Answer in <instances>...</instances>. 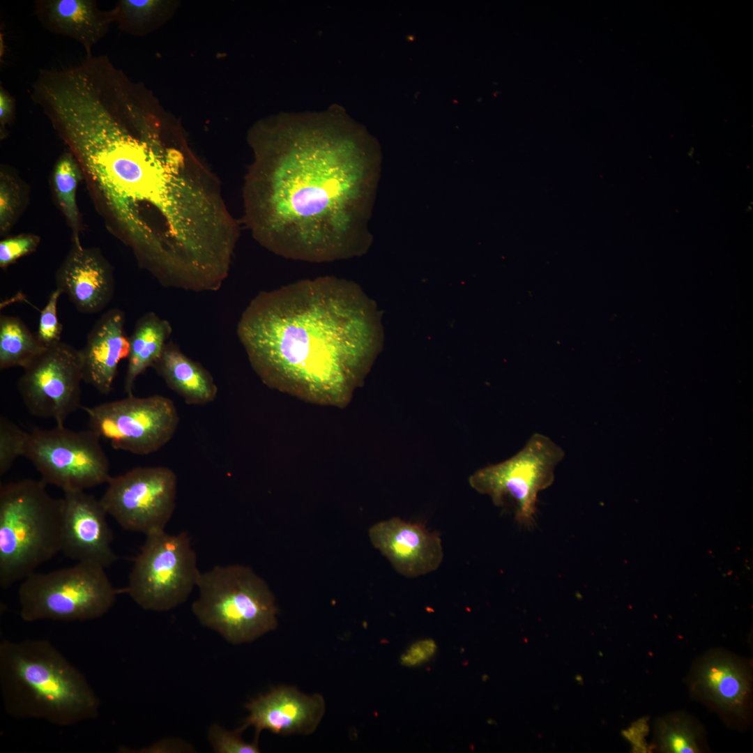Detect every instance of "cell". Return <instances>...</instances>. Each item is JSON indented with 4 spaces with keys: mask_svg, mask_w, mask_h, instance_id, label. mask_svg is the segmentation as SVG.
I'll return each mask as SVG.
<instances>
[{
    "mask_svg": "<svg viewBox=\"0 0 753 753\" xmlns=\"http://www.w3.org/2000/svg\"><path fill=\"white\" fill-rule=\"evenodd\" d=\"M46 349L19 317L0 316V369L25 367Z\"/></svg>",
    "mask_w": 753,
    "mask_h": 753,
    "instance_id": "22",
    "label": "cell"
},
{
    "mask_svg": "<svg viewBox=\"0 0 753 753\" xmlns=\"http://www.w3.org/2000/svg\"><path fill=\"white\" fill-rule=\"evenodd\" d=\"M162 5V1L156 0H121L112 10L120 29L142 35L158 24Z\"/></svg>",
    "mask_w": 753,
    "mask_h": 753,
    "instance_id": "24",
    "label": "cell"
},
{
    "mask_svg": "<svg viewBox=\"0 0 753 753\" xmlns=\"http://www.w3.org/2000/svg\"><path fill=\"white\" fill-rule=\"evenodd\" d=\"M244 222L271 252L310 262L360 254L377 176L365 133L340 109L284 114L251 130Z\"/></svg>",
    "mask_w": 753,
    "mask_h": 753,
    "instance_id": "1",
    "label": "cell"
},
{
    "mask_svg": "<svg viewBox=\"0 0 753 753\" xmlns=\"http://www.w3.org/2000/svg\"><path fill=\"white\" fill-rule=\"evenodd\" d=\"M103 567L77 562L42 573L33 572L18 589L20 615L26 622L99 618L114 605L118 591Z\"/></svg>",
    "mask_w": 753,
    "mask_h": 753,
    "instance_id": "6",
    "label": "cell"
},
{
    "mask_svg": "<svg viewBox=\"0 0 753 753\" xmlns=\"http://www.w3.org/2000/svg\"><path fill=\"white\" fill-rule=\"evenodd\" d=\"M372 317L353 283L327 276L259 293L242 312L236 333L267 386L343 398L374 353Z\"/></svg>",
    "mask_w": 753,
    "mask_h": 753,
    "instance_id": "2",
    "label": "cell"
},
{
    "mask_svg": "<svg viewBox=\"0 0 753 753\" xmlns=\"http://www.w3.org/2000/svg\"><path fill=\"white\" fill-rule=\"evenodd\" d=\"M200 573L187 532L155 531L146 535L125 591L143 609L165 611L188 598Z\"/></svg>",
    "mask_w": 753,
    "mask_h": 753,
    "instance_id": "7",
    "label": "cell"
},
{
    "mask_svg": "<svg viewBox=\"0 0 753 753\" xmlns=\"http://www.w3.org/2000/svg\"><path fill=\"white\" fill-rule=\"evenodd\" d=\"M61 552L77 562L107 568L117 556L112 531L100 499L85 491L63 492Z\"/></svg>",
    "mask_w": 753,
    "mask_h": 753,
    "instance_id": "13",
    "label": "cell"
},
{
    "mask_svg": "<svg viewBox=\"0 0 753 753\" xmlns=\"http://www.w3.org/2000/svg\"><path fill=\"white\" fill-rule=\"evenodd\" d=\"M197 587L199 594L192 613L228 642H251L277 628L274 595L250 567L216 565L200 573Z\"/></svg>",
    "mask_w": 753,
    "mask_h": 753,
    "instance_id": "5",
    "label": "cell"
},
{
    "mask_svg": "<svg viewBox=\"0 0 753 753\" xmlns=\"http://www.w3.org/2000/svg\"><path fill=\"white\" fill-rule=\"evenodd\" d=\"M249 715L239 729H255L259 739L263 730L278 735L312 733L319 726L326 709L319 694L302 693L291 686L274 688L245 706Z\"/></svg>",
    "mask_w": 753,
    "mask_h": 753,
    "instance_id": "15",
    "label": "cell"
},
{
    "mask_svg": "<svg viewBox=\"0 0 753 753\" xmlns=\"http://www.w3.org/2000/svg\"><path fill=\"white\" fill-rule=\"evenodd\" d=\"M436 651L434 640L426 639L413 644L400 656V663L404 666L419 665L429 660Z\"/></svg>",
    "mask_w": 753,
    "mask_h": 753,
    "instance_id": "31",
    "label": "cell"
},
{
    "mask_svg": "<svg viewBox=\"0 0 753 753\" xmlns=\"http://www.w3.org/2000/svg\"><path fill=\"white\" fill-rule=\"evenodd\" d=\"M28 432L13 421L0 417V476L7 473L15 461L23 455Z\"/></svg>",
    "mask_w": 753,
    "mask_h": 753,
    "instance_id": "26",
    "label": "cell"
},
{
    "mask_svg": "<svg viewBox=\"0 0 753 753\" xmlns=\"http://www.w3.org/2000/svg\"><path fill=\"white\" fill-rule=\"evenodd\" d=\"M100 439L91 429L36 427L28 432L22 456L33 464L47 485L63 492L85 491L107 483L111 478Z\"/></svg>",
    "mask_w": 753,
    "mask_h": 753,
    "instance_id": "9",
    "label": "cell"
},
{
    "mask_svg": "<svg viewBox=\"0 0 753 753\" xmlns=\"http://www.w3.org/2000/svg\"><path fill=\"white\" fill-rule=\"evenodd\" d=\"M89 429L114 449L146 455L165 446L175 434L180 418L174 402L165 396L133 395L93 406H82Z\"/></svg>",
    "mask_w": 753,
    "mask_h": 753,
    "instance_id": "10",
    "label": "cell"
},
{
    "mask_svg": "<svg viewBox=\"0 0 753 753\" xmlns=\"http://www.w3.org/2000/svg\"><path fill=\"white\" fill-rule=\"evenodd\" d=\"M564 456V450L548 436L535 433L514 456L476 471L469 483L494 505L513 506L515 520L530 526L538 494L553 483L555 468Z\"/></svg>",
    "mask_w": 753,
    "mask_h": 753,
    "instance_id": "8",
    "label": "cell"
},
{
    "mask_svg": "<svg viewBox=\"0 0 753 753\" xmlns=\"http://www.w3.org/2000/svg\"><path fill=\"white\" fill-rule=\"evenodd\" d=\"M660 750L669 753L699 752L698 733L694 724L683 715L661 719L657 727Z\"/></svg>",
    "mask_w": 753,
    "mask_h": 753,
    "instance_id": "25",
    "label": "cell"
},
{
    "mask_svg": "<svg viewBox=\"0 0 753 753\" xmlns=\"http://www.w3.org/2000/svg\"><path fill=\"white\" fill-rule=\"evenodd\" d=\"M35 13L45 29L79 43L86 54L114 22L112 10L99 9L93 0H38Z\"/></svg>",
    "mask_w": 753,
    "mask_h": 753,
    "instance_id": "18",
    "label": "cell"
},
{
    "mask_svg": "<svg viewBox=\"0 0 753 753\" xmlns=\"http://www.w3.org/2000/svg\"><path fill=\"white\" fill-rule=\"evenodd\" d=\"M151 367L188 405H206L217 397L218 389L211 374L172 341L166 343Z\"/></svg>",
    "mask_w": 753,
    "mask_h": 753,
    "instance_id": "19",
    "label": "cell"
},
{
    "mask_svg": "<svg viewBox=\"0 0 753 753\" xmlns=\"http://www.w3.org/2000/svg\"><path fill=\"white\" fill-rule=\"evenodd\" d=\"M40 238L33 234H22L0 242V267L5 268L20 258L34 252Z\"/></svg>",
    "mask_w": 753,
    "mask_h": 753,
    "instance_id": "29",
    "label": "cell"
},
{
    "mask_svg": "<svg viewBox=\"0 0 753 753\" xmlns=\"http://www.w3.org/2000/svg\"><path fill=\"white\" fill-rule=\"evenodd\" d=\"M243 731L239 728L229 731L219 724H214L208 731V740L214 752L216 753H258V739L247 743L241 738Z\"/></svg>",
    "mask_w": 753,
    "mask_h": 753,
    "instance_id": "27",
    "label": "cell"
},
{
    "mask_svg": "<svg viewBox=\"0 0 753 753\" xmlns=\"http://www.w3.org/2000/svg\"><path fill=\"white\" fill-rule=\"evenodd\" d=\"M79 164L72 153H63L58 160L53 173L54 190L59 206L73 232L74 245L81 247L79 218L76 202L77 185L82 178Z\"/></svg>",
    "mask_w": 753,
    "mask_h": 753,
    "instance_id": "23",
    "label": "cell"
},
{
    "mask_svg": "<svg viewBox=\"0 0 753 753\" xmlns=\"http://www.w3.org/2000/svg\"><path fill=\"white\" fill-rule=\"evenodd\" d=\"M0 690L15 718L65 727L99 715L100 699L85 676L46 639L1 642Z\"/></svg>",
    "mask_w": 753,
    "mask_h": 753,
    "instance_id": "3",
    "label": "cell"
},
{
    "mask_svg": "<svg viewBox=\"0 0 753 753\" xmlns=\"http://www.w3.org/2000/svg\"><path fill=\"white\" fill-rule=\"evenodd\" d=\"M56 288L84 314L103 310L112 300V268L100 252L74 245L56 273Z\"/></svg>",
    "mask_w": 753,
    "mask_h": 753,
    "instance_id": "16",
    "label": "cell"
},
{
    "mask_svg": "<svg viewBox=\"0 0 753 753\" xmlns=\"http://www.w3.org/2000/svg\"><path fill=\"white\" fill-rule=\"evenodd\" d=\"M695 683L706 698L724 710L740 714L750 692V678L738 661L725 655L706 657L699 665Z\"/></svg>",
    "mask_w": 753,
    "mask_h": 753,
    "instance_id": "20",
    "label": "cell"
},
{
    "mask_svg": "<svg viewBox=\"0 0 753 753\" xmlns=\"http://www.w3.org/2000/svg\"><path fill=\"white\" fill-rule=\"evenodd\" d=\"M17 388L29 413L64 425L81 406L83 381L79 349L59 342L23 368Z\"/></svg>",
    "mask_w": 753,
    "mask_h": 753,
    "instance_id": "12",
    "label": "cell"
},
{
    "mask_svg": "<svg viewBox=\"0 0 753 753\" xmlns=\"http://www.w3.org/2000/svg\"><path fill=\"white\" fill-rule=\"evenodd\" d=\"M62 294L57 288L52 291L46 305L40 311L36 334L46 347L61 342L63 326L57 317V304Z\"/></svg>",
    "mask_w": 753,
    "mask_h": 753,
    "instance_id": "28",
    "label": "cell"
},
{
    "mask_svg": "<svg viewBox=\"0 0 753 753\" xmlns=\"http://www.w3.org/2000/svg\"><path fill=\"white\" fill-rule=\"evenodd\" d=\"M368 535L374 548L403 576L426 575L436 570L442 562L439 535L419 524L393 517L372 525Z\"/></svg>",
    "mask_w": 753,
    "mask_h": 753,
    "instance_id": "14",
    "label": "cell"
},
{
    "mask_svg": "<svg viewBox=\"0 0 753 753\" xmlns=\"http://www.w3.org/2000/svg\"><path fill=\"white\" fill-rule=\"evenodd\" d=\"M15 110L14 98L2 86L0 87V125L2 133L6 125L13 119Z\"/></svg>",
    "mask_w": 753,
    "mask_h": 753,
    "instance_id": "32",
    "label": "cell"
},
{
    "mask_svg": "<svg viewBox=\"0 0 753 753\" xmlns=\"http://www.w3.org/2000/svg\"><path fill=\"white\" fill-rule=\"evenodd\" d=\"M172 333L169 321L154 312L145 313L137 321L129 337L130 350L124 379V391L129 395L137 378L158 359Z\"/></svg>",
    "mask_w": 753,
    "mask_h": 753,
    "instance_id": "21",
    "label": "cell"
},
{
    "mask_svg": "<svg viewBox=\"0 0 753 753\" xmlns=\"http://www.w3.org/2000/svg\"><path fill=\"white\" fill-rule=\"evenodd\" d=\"M19 195L15 184L4 175L0 180V229L1 233L5 234L14 221L17 207Z\"/></svg>",
    "mask_w": 753,
    "mask_h": 753,
    "instance_id": "30",
    "label": "cell"
},
{
    "mask_svg": "<svg viewBox=\"0 0 753 753\" xmlns=\"http://www.w3.org/2000/svg\"><path fill=\"white\" fill-rule=\"evenodd\" d=\"M42 480L0 487V585L8 588L61 552L63 499Z\"/></svg>",
    "mask_w": 753,
    "mask_h": 753,
    "instance_id": "4",
    "label": "cell"
},
{
    "mask_svg": "<svg viewBox=\"0 0 753 753\" xmlns=\"http://www.w3.org/2000/svg\"><path fill=\"white\" fill-rule=\"evenodd\" d=\"M177 476L166 466H137L112 477L100 501L124 529L165 530L176 506Z\"/></svg>",
    "mask_w": 753,
    "mask_h": 753,
    "instance_id": "11",
    "label": "cell"
},
{
    "mask_svg": "<svg viewBox=\"0 0 753 753\" xmlns=\"http://www.w3.org/2000/svg\"><path fill=\"white\" fill-rule=\"evenodd\" d=\"M125 323L123 310L112 308L107 311L95 323L85 346L79 350L83 381L102 395L109 393L119 363L129 355Z\"/></svg>",
    "mask_w": 753,
    "mask_h": 753,
    "instance_id": "17",
    "label": "cell"
}]
</instances>
